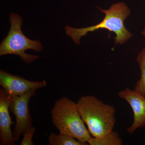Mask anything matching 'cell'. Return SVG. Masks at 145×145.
<instances>
[{"instance_id": "ba28073f", "label": "cell", "mask_w": 145, "mask_h": 145, "mask_svg": "<svg viewBox=\"0 0 145 145\" xmlns=\"http://www.w3.org/2000/svg\"><path fill=\"white\" fill-rule=\"evenodd\" d=\"M11 99V96L3 88L0 89V137L2 145L15 144L11 129L13 123L9 114Z\"/></svg>"}, {"instance_id": "9c48e42d", "label": "cell", "mask_w": 145, "mask_h": 145, "mask_svg": "<svg viewBox=\"0 0 145 145\" xmlns=\"http://www.w3.org/2000/svg\"><path fill=\"white\" fill-rule=\"evenodd\" d=\"M87 142L90 145H122L123 140L117 131H112L101 137H91Z\"/></svg>"}, {"instance_id": "3957f363", "label": "cell", "mask_w": 145, "mask_h": 145, "mask_svg": "<svg viewBox=\"0 0 145 145\" xmlns=\"http://www.w3.org/2000/svg\"><path fill=\"white\" fill-rule=\"evenodd\" d=\"M50 113L52 123L60 134L89 144L87 142L91 136L81 117L77 103L63 97L55 102Z\"/></svg>"}, {"instance_id": "5bb4252c", "label": "cell", "mask_w": 145, "mask_h": 145, "mask_svg": "<svg viewBox=\"0 0 145 145\" xmlns=\"http://www.w3.org/2000/svg\"><path fill=\"white\" fill-rule=\"evenodd\" d=\"M144 145H145V144H144Z\"/></svg>"}, {"instance_id": "7a4b0ae2", "label": "cell", "mask_w": 145, "mask_h": 145, "mask_svg": "<svg viewBox=\"0 0 145 145\" xmlns=\"http://www.w3.org/2000/svg\"><path fill=\"white\" fill-rule=\"evenodd\" d=\"M77 104L81 117L93 137H101L113 131L116 122L113 106L92 95L82 96Z\"/></svg>"}, {"instance_id": "7c38bea8", "label": "cell", "mask_w": 145, "mask_h": 145, "mask_svg": "<svg viewBox=\"0 0 145 145\" xmlns=\"http://www.w3.org/2000/svg\"><path fill=\"white\" fill-rule=\"evenodd\" d=\"M35 128L31 126L29 127L25 131L23 135V138L21 142V145H34L32 139L34 133L35 132Z\"/></svg>"}, {"instance_id": "277c9868", "label": "cell", "mask_w": 145, "mask_h": 145, "mask_svg": "<svg viewBox=\"0 0 145 145\" xmlns=\"http://www.w3.org/2000/svg\"><path fill=\"white\" fill-rule=\"evenodd\" d=\"M10 30L0 45V56L16 54L26 63H30L40 58L36 55L26 54L25 51L31 49L40 52L43 49L41 43L38 40H32L25 36L21 29L22 18L16 13H11L9 17Z\"/></svg>"}, {"instance_id": "6da1fadb", "label": "cell", "mask_w": 145, "mask_h": 145, "mask_svg": "<svg viewBox=\"0 0 145 145\" xmlns=\"http://www.w3.org/2000/svg\"><path fill=\"white\" fill-rule=\"evenodd\" d=\"M98 8L105 14L103 20L101 22L83 28H76L68 26L65 27L66 34L70 36L75 44H80L81 38L86 36L88 32H93L101 29H107L116 34L114 38L116 45L123 44L132 37V34L125 26V21L131 13L125 3L119 2L113 4L106 10Z\"/></svg>"}, {"instance_id": "8992f818", "label": "cell", "mask_w": 145, "mask_h": 145, "mask_svg": "<svg viewBox=\"0 0 145 145\" xmlns=\"http://www.w3.org/2000/svg\"><path fill=\"white\" fill-rule=\"evenodd\" d=\"M46 82L30 81L20 76L0 70V85L11 96H20L32 89L46 86Z\"/></svg>"}, {"instance_id": "30bf717a", "label": "cell", "mask_w": 145, "mask_h": 145, "mask_svg": "<svg viewBox=\"0 0 145 145\" xmlns=\"http://www.w3.org/2000/svg\"><path fill=\"white\" fill-rule=\"evenodd\" d=\"M136 61L140 66L141 76L135 84L134 90L145 97V47L138 53Z\"/></svg>"}, {"instance_id": "4fadbf2b", "label": "cell", "mask_w": 145, "mask_h": 145, "mask_svg": "<svg viewBox=\"0 0 145 145\" xmlns=\"http://www.w3.org/2000/svg\"><path fill=\"white\" fill-rule=\"evenodd\" d=\"M142 34L143 36L145 37V25L144 27V29H143V31H142Z\"/></svg>"}, {"instance_id": "52a82bcc", "label": "cell", "mask_w": 145, "mask_h": 145, "mask_svg": "<svg viewBox=\"0 0 145 145\" xmlns=\"http://www.w3.org/2000/svg\"><path fill=\"white\" fill-rule=\"evenodd\" d=\"M118 97L126 101L132 108L133 121L132 125L127 128L130 134L136 130L145 127V97L135 90L126 88L118 92Z\"/></svg>"}, {"instance_id": "8fae6325", "label": "cell", "mask_w": 145, "mask_h": 145, "mask_svg": "<svg viewBox=\"0 0 145 145\" xmlns=\"http://www.w3.org/2000/svg\"><path fill=\"white\" fill-rule=\"evenodd\" d=\"M50 145H86L75 138L60 134L56 135L51 133L48 138Z\"/></svg>"}, {"instance_id": "5b68a950", "label": "cell", "mask_w": 145, "mask_h": 145, "mask_svg": "<svg viewBox=\"0 0 145 145\" xmlns=\"http://www.w3.org/2000/svg\"><path fill=\"white\" fill-rule=\"evenodd\" d=\"M36 90L32 89L21 96H11L9 110L16 117V125L13 131L15 142L19 141L26 129L32 126L29 103L30 99L35 96Z\"/></svg>"}]
</instances>
